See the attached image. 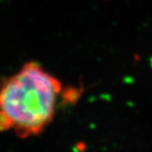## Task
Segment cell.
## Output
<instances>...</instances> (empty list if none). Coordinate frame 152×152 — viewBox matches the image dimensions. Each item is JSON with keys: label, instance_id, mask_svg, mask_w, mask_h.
<instances>
[{"label": "cell", "instance_id": "6da1fadb", "mask_svg": "<svg viewBox=\"0 0 152 152\" xmlns=\"http://www.w3.org/2000/svg\"><path fill=\"white\" fill-rule=\"evenodd\" d=\"M62 83L37 62L26 63L0 83V132L39 134L53 120Z\"/></svg>", "mask_w": 152, "mask_h": 152}]
</instances>
